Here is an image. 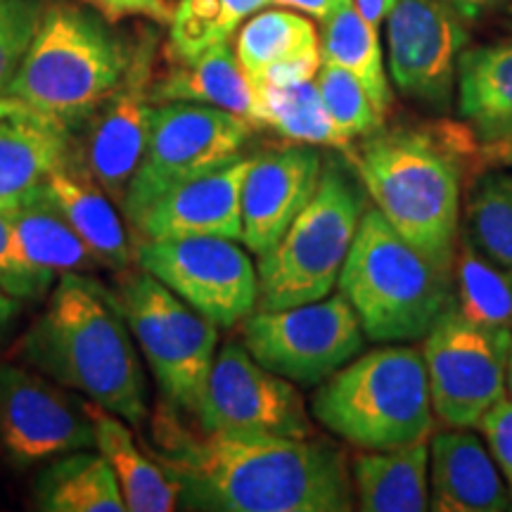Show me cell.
<instances>
[{"mask_svg": "<svg viewBox=\"0 0 512 512\" xmlns=\"http://www.w3.org/2000/svg\"><path fill=\"white\" fill-rule=\"evenodd\" d=\"M505 389H508L512 396V347H510V358H508V380H505Z\"/></svg>", "mask_w": 512, "mask_h": 512, "instance_id": "cell-45", "label": "cell"}, {"mask_svg": "<svg viewBox=\"0 0 512 512\" xmlns=\"http://www.w3.org/2000/svg\"><path fill=\"white\" fill-rule=\"evenodd\" d=\"M320 50L316 27L287 10H266L240 29L235 55L252 83L273 64Z\"/></svg>", "mask_w": 512, "mask_h": 512, "instance_id": "cell-31", "label": "cell"}, {"mask_svg": "<svg viewBox=\"0 0 512 512\" xmlns=\"http://www.w3.org/2000/svg\"><path fill=\"white\" fill-rule=\"evenodd\" d=\"M510 347L512 330L479 323L451 297L422 344L432 408L446 425L475 427L503 399Z\"/></svg>", "mask_w": 512, "mask_h": 512, "instance_id": "cell-10", "label": "cell"}, {"mask_svg": "<svg viewBox=\"0 0 512 512\" xmlns=\"http://www.w3.org/2000/svg\"><path fill=\"white\" fill-rule=\"evenodd\" d=\"M366 344L354 306L342 292L283 311H254L245 325V347L271 373L294 384L325 382Z\"/></svg>", "mask_w": 512, "mask_h": 512, "instance_id": "cell-11", "label": "cell"}, {"mask_svg": "<svg viewBox=\"0 0 512 512\" xmlns=\"http://www.w3.org/2000/svg\"><path fill=\"white\" fill-rule=\"evenodd\" d=\"M0 446L19 465L95 446L93 422L43 375L0 363Z\"/></svg>", "mask_w": 512, "mask_h": 512, "instance_id": "cell-15", "label": "cell"}, {"mask_svg": "<svg viewBox=\"0 0 512 512\" xmlns=\"http://www.w3.org/2000/svg\"><path fill=\"white\" fill-rule=\"evenodd\" d=\"M453 297L470 318L512 330V268L486 259L463 235L453 264Z\"/></svg>", "mask_w": 512, "mask_h": 512, "instance_id": "cell-30", "label": "cell"}, {"mask_svg": "<svg viewBox=\"0 0 512 512\" xmlns=\"http://www.w3.org/2000/svg\"><path fill=\"white\" fill-rule=\"evenodd\" d=\"M432 501L437 512H505L512 496L494 458L475 434L437 432L430 444Z\"/></svg>", "mask_w": 512, "mask_h": 512, "instance_id": "cell-19", "label": "cell"}, {"mask_svg": "<svg viewBox=\"0 0 512 512\" xmlns=\"http://www.w3.org/2000/svg\"><path fill=\"white\" fill-rule=\"evenodd\" d=\"M204 432H264L311 439L313 427L294 382L254 361L247 347L228 342L216 351L195 413Z\"/></svg>", "mask_w": 512, "mask_h": 512, "instance_id": "cell-13", "label": "cell"}, {"mask_svg": "<svg viewBox=\"0 0 512 512\" xmlns=\"http://www.w3.org/2000/svg\"><path fill=\"white\" fill-rule=\"evenodd\" d=\"M36 503L48 512H126L110 463L86 451L64 453L38 477Z\"/></svg>", "mask_w": 512, "mask_h": 512, "instance_id": "cell-28", "label": "cell"}, {"mask_svg": "<svg viewBox=\"0 0 512 512\" xmlns=\"http://www.w3.org/2000/svg\"><path fill=\"white\" fill-rule=\"evenodd\" d=\"M396 0H356V8L361 10V15L368 19L373 27H380V24L387 19L389 10L394 8Z\"/></svg>", "mask_w": 512, "mask_h": 512, "instance_id": "cell-42", "label": "cell"}, {"mask_svg": "<svg viewBox=\"0 0 512 512\" xmlns=\"http://www.w3.org/2000/svg\"><path fill=\"white\" fill-rule=\"evenodd\" d=\"M157 36L143 34L133 43V57L126 76L110 98L83 124L81 159L100 188L112 200H124V192L143 157L152 114V62Z\"/></svg>", "mask_w": 512, "mask_h": 512, "instance_id": "cell-16", "label": "cell"}, {"mask_svg": "<svg viewBox=\"0 0 512 512\" xmlns=\"http://www.w3.org/2000/svg\"><path fill=\"white\" fill-rule=\"evenodd\" d=\"M117 299L166 401L195 415L214 366L219 328L143 268L121 278Z\"/></svg>", "mask_w": 512, "mask_h": 512, "instance_id": "cell-8", "label": "cell"}, {"mask_svg": "<svg viewBox=\"0 0 512 512\" xmlns=\"http://www.w3.org/2000/svg\"><path fill=\"white\" fill-rule=\"evenodd\" d=\"M252 128L221 107L195 102L152 105L143 157L121 200L126 219L136 226L164 192L240 159Z\"/></svg>", "mask_w": 512, "mask_h": 512, "instance_id": "cell-9", "label": "cell"}, {"mask_svg": "<svg viewBox=\"0 0 512 512\" xmlns=\"http://www.w3.org/2000/svg\"><path fill=\"white\" fill-rule=\"evenodd\" d=\"M131 57L133 43L110 27V19L55 3L43 12L5 93L74 133L117 91Z\"/></svg>", "mask_w": 512, "mask_h": 512, "instance_id": "cell-4", "label": "cell"}, {"mask_svg": "<svg viewBox=\"0 0 512 512\" xmlns=\"http://www.w3.org/2000/svg\"><path fill=\"white\" fill-rule=\"evenodd\" d=\"M316 76L320 98H323L332 121L344 136H349L351 140L366 138L384 126V119L370 102L366 88L361 86V81L349 69L323 60Z\"/></svg>", "mask_w": 512, "mask_h": 512, "instance_id": "cell-34", "label": "cell"}, {"mask_svg": "<svg viewBox=\"0 0 512 512\" xmlns=\"http://www.w3.org/2000/svg\"><path fill=\"white\" fill-rule=\"evenodd\" d=\"M46 8V0H0V93L34 41Z\"/></svg>", "mask_w": 512, "mask_h": 512, "instance_id": "cell-35", "label": "cell"}, {"mask_svg": "<svg viewBox=\"0 0 512 512\" xmlns=\"http://www.w3.org/2000/svg\"><path fill=\"white\" fill-rule=\"evenodd\" d=\"M19 311V304L15 297H10L8 292L0 287V332H3L5 328L10 325V320L15 318V313Z\"/></svg>", "mask_w": 512, "mask_h": 512, "instance_id": "cell-44", "label": "cell"}, {"mask_svg": "<svg viewBox=\"0 0 512 512\" xmlns=\"http://www.w3.org/2000/svg\"><path fill=\"white\" fill-rule=\"evenodd\" d=\"M470 133L458 126L389 128L351 145L349 164L403 240L453 271L460 235V159Z\"/></svg>", "mask_w": 512, "mask_h": 512, "instance_id": "cell-3", "label": "cell"}, {"mask_svg": "<svg viewBox=\"0 0 512 512\" xmlns=\"http://www.w3.org/2000/svg\"><path fill=\"white\" fill-rule=\"evenodd\" d=\"M460 235L486 259L512 268V174L479 176L465 197Z\"/></svg>", "mask_w": 512, "mask_h": 512, "instance_id": "cell-32", "label": "cell"}, {"mask_svg": "<svg viewBox=\"0 0 512 512\" xmlns=\"http://www.w3.org/2000/svg\"><path fill=\"white\" fill-rule=\"evenodd\" d=\"M256 88V126H268L294 143L323 145L351 150V138L339 131L332 121L328 107L320 98L318 86L309 81L290 83V86H254Z\"/></svg>", "mask_w": 512, "mask_h": 512, "instance_id": "cell-29", "label": "cell"}, {"mask_svg": "<svg viewBox=\"0 0 512 512\" xmlns=\"http://www.w3.org/2000/svg\"><path fill=\"white\" fill-rule=\"evenodd\" d=\"M323 157L313 145H292L254 157L242 183V242L261 256L278 245L316 192Z\"/></svg>", "mask_w": 512, "mask_h": 512, "instance_id": "cell-17", "label": "cell"}, {"mask_svg": "<svg viewBox=\"0 0 512 512\" xmlns=\"http://www.w3.org/2000/svg\"><path fill=\"white\" fill-rule=\"evenodd\" d=\"M102 17L119 22L124 17H147L157 24H169L171 10L169 0H88Z\"/></svg>", "mask_w": 512, "mask_h": 512, "instance_id": "cell-38", "label": "cell"}, {"mask_svg": "<svg viewBox=\"0 0 512 512\" xmlns=\"http://www.w3.org/2000/svg\"><path fill=\"white\" fill-rule=\"evenodd\" d=\"M273 5H285V8H294V10H302L306 15L320 19L325 22L332 12H335L342 0H268Z\"/></svg>", "mask_w": 512, "mask_h": 512, "instance_id": "cell-41", "label": "cell"}, {"mask_svg": "<svg viewBox=\"0 0 512 512\" xmlns=\"http://www.w3.org/2000/svg\"><path fill=\"white\" fill-rule=\"evenodd\" d=\"M320 57L349 69L366 88L370 102L384 119L394 105V93L384 72L382 46L373 24L361 15L354 0L342 5L323 22V43Z\"/></svg>", "mask_w": 512, "mask_h": 512, "instance_id": "cell-27", "label": "cell"}, {"mask_svg": "<svg viewBox=\"0 0 512 512\" xmlns=\"http://www.w3.org/2000/svg\"><path fill=\"white\" fill-rule=\"evenodd\" d=\"M95 430V448L110 463L124 494L126 512H169L178 508L181 489L152 456H145L128 422L93 401H83Z\"/></svg>", "mask_w": 512, "mask_h": 512, "instance_id": "cell-23", "label": "cell"}, {"mask_svg": "<svg viewBox=\"0 0 512 512\" xmlns=\"http://www.w3.org/2000/svg\"><path fill=\"white\" fill-rule=\"evenodd\" d=\"M136 261L216 328H235L259 304V273L238 240H145Z\"/></svg>", "mask_w": 512, "mask_h": 512, "instance_id": "cell-12", "label": "cell"}, {"mask_svg": "<svg viewBox=\"0 0 512 512\" xmlns=\"http://www.w3.org/2000/svg\"><path fill=\"white\" fill-rule=\"evenodd\" d=\"M389 74L406 98L448 110L470 31L444 0H396L387 19Z\"/></svg>", "mask_w": 512, "mask_h": 512, "instance_id": "cell-14", "label": "cell"}, {"mask_svg": "<svg viewBox=\"0 0 512 512\" xmlns=\"http://www.w3.org/2000/svg\"><path fill=\"white\" fill-rule=\"evenodd\" d=\"M46 185L81 240L98 256L100 266L121 271L131 264V249L121 216L112 207L110 195L83 164L81 155H74V159L55 169L46 178Z\"/></svg>", "mask_w": 512, "mask_h": 512, "instance_id": "cell-22", "label": "cell"}, {"mask_svg": "<svg viewBox=\"0 0 512 512\" xmlns=\"http://www.w3.org/2000/svg\"><path fill=\"white\" fill-rule=\"evenodd\" d=\"M0 214L15 230L31 264L43 271L62 275L93 271L100 266L98 256L64 216L46 181L31 188L15 204L0 209Z\"/></svg>", "mask_w": 512, "mask_h": 512, "instance_id": "cell-21", "label": "cell"}, {"mask_svg": "<svg viewBox=\"0 0 512 512\" xmlns=\"http://www.w3.org/2000/svg\"><path fill=\"white\" fill-rule=\"evenodd\" d=\"M24 356L50 380L138 427L147 382L117 292L81 273H62L46 311L31 325Z\"/></svg>", "mask_w": 512, "mask_h": 512, "instance_id": "cell-2", "label": "cell"}, {"mask_svg": "<svg viewBox=\"0 0 512 512\" xmlns=\"http://www.w3.org/2000/svg\"><path fill=\"white\" fill-rule=\"evenodd\" d=\"M74 136L50 119H27L0 128V209L74 159Z\"/></svg>", "mask_w": 512, "mask_h": 512, "instance_id": "cell-26", "label": "cell"}, {"mask_svg": "<svg viewBox=\"0 0 512 512\" xmlns=\"http://www.w3.org/2000/svg\"><path fill=\"white\" fill-rule=\"evenodd\" d=\"M152 458L183 508L221 512H349L354 484L339 448L264 432H192L166 403L152 420Z\"/></svg>", "mask_w": 512, "mask_h": 512, "instance_id": "cell-1", "label": "cell"}, {"mask_svg": "<svg viewBox=\"0 0 512 512\" xmlns=\"http://www.w3.org/2000/svg\"><path fill=\"white\" fill-rule=\"evenodd\" d=\"M268 0H178L169 22L171 53L192 60L204 50L230 41L235 29Z\"/></svg>", "mask_w": 512, "mask_h": 512, "instance_id": "cell-33", "label": "cell"}, {"mask_svg": "<svg viewBox=\"0 0 512 512\" xmlns=\"http://www.w3.org/2000/svg\"><path fill=\"white\" fill-rule=\"evenodd\" d=\"M444 3L451 5L465 22H479V19L505 8L510 0H444Z\"/></svg>", "mask_w": 512, "mask_h": 512, "instance_id": "cell-39", "label": "cell"}, {"mask_svg": "<svg viewBox=\"0 0 512 512\" xmlns=\"http://www.w3.org/2000/svg\"><path fill=\"white\" fill-rule=\"evenodd\" d=\"M27 119H48V117H43L41 112H36L34 107L27 105V102L12 98L8 93H0V128L15 124V121H27Z\"/></svg>", "mask_w": 512, "mask_h": 512, "instance_id": "cell-40", "label": "cell"}, {"mask_svg": "<svg viewBox=\"0 0 512 512\" xmlns=\"http://www.w3.org/2000/svg\"><path fill=\"white\" fill-rule=\"evenodd\" d=\"M53 283L55 275L31 264L19 245L15 230L0 214V287L19 302V299H38Z\"/></svg>", "mask_w": 512, "mask_h": 512, "instance_id": "cell-36", "label": "cell"}, {"mask_svg": "<svg viewBox=\"0 0 512 512\" xmlns=\"http://www.w3.org/2000/svg\"><path fill=\"white\" fill-rule=\"evenodd\" d=\"M489 451L494 453L496 465L501 467L505 482L512 489V396L496 401L477 422Z\"/></svg>", "mask_w": 512, "mask_h": 512, "instance_id": "cell-37", "label": "cell"}, {"mask_svg": "<svg viewBox=\"0 0 512 512\" xmlns=\"http://www.w3.org/2000/svg\"><path fill=\"white\" fill-rule=\"evenodd\" d=\"M430 446L368 451L351 460V479L363 512H422L430 508Z\"/></svg>", "mask_w": 512, "mask_h": 512, "instance_id": "cell-25", "label": "cell"}, {"mask_svg": "<svg viewBox=\"0 0 512 512\" xmlns=\"http://www.w3.org/2000/svg\"><path fill=\"white\" fill-rule=\"evenodd\" d=\"M337 285L368 339L418 342L451 302L453 271L418 252L373 207L358 223Z\"/></svg>", "mask_w": 512, "mask_h": 512, "instance_id": "cell-5", "label": "cell"}, {"mask_svg": "<svg viewBox=\"0 0 512 512\" xmlns=\"http://www.w3.org/2000/svg\"><path fill=\"white\" fill-rule=\"evenodd\" d=\"M152 81V102H195L233 112L256 126V88L230 43L204 50Z\"/></svg>", "mask_w": 512, "mask_h": 512, "instance_id": "cell-20", "label": "cell"}, {"mask_svg": "<svg viewBox=\"0 0 512 512\" xmlns=\"http://www.w3.org/2000/svg\"><path fill=\"white\" fill-rule=\"evenodd\" d=\"M458 110L482 145L512 133V41L465 48L458 60Z\"/></svg>", "mask_w": 512, "mask_h": 512, "instance_id": "cell-24", "label": "cell"}, {"mask_svg": "<svg viewBox=\"0 0 512 512\" xmlns=\"http://www.w3.org/2000/svg\"><path fill=\"white\" fill-rule=\"evenodd\" d=\"M311 411L320 425L363 451L427 441L434 408L422 351L389 344L358 354L320 382Z\"/></svg>", "mask_w": 512, "mask_h": 512, "instance_id": "cell-6", "label": "cell"}, {"mask_svg": "<svg viewBox=\"0 0 512 512\" xmlns=\"http://www.w3.org/2000/svg\"><path fill=\"white\" fill-rule=\"evenodd\" d=\"M484 159L486 162H498V164L512 166V143L484 145Z\"/></svg>", "mask_w": 512, "mask_h": 512, "instance_id": "cell-43", "label": "cell"}, {"mask_svg": "<svg viewBox=\"0 0 512 512\" xmlns=\"http://www.w3.org/2000/svg\"><path fill=\"white\" fill-rule=\"evenodd\" d=\"M498 143H512V133H510V136H505L503 140H498ZM491 145V143H489Z\"/></svg>", "mask_w": 512, "mask_h": 512, "instance_id": "cell-46", "label": "cell"}, {"mask_svg": "<svg viewBox=\"0 0 512 512\" xmlns=\"http://www.w3.org/2000/svg\"><path fill=\"white\" fill-rule=\"evenodd\" d=\"M366 197L356 169L342 162L323 164L309 204L259 259L256 311H283L328 297L368 209Z\"/></svg>", "mask_w": 512, "mask_h": 512, "instance_id": "cell-7", "label": "cell"}, {"mask_svg": "<svg viewBox=\"0 0 512 512\" xmlns=\"http://www.w3.org/2000/svg\"><path fill=\"white\" fill-rule=\"evenodd\" d=\"M254 157L185 181L145 211L136 228L145 240L228 238L242 242V183Z\"/></svg>", "mask_w": 512, "mask_h": 512, "instance_id": "cell-18", "label": "cell"}]
</instances>
